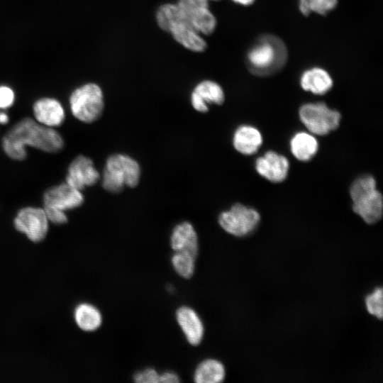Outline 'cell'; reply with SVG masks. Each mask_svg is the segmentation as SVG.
Returning a JSON list of instances; mask_svg holds the SVG:
<instances>
[{
	"mask_svg": "<svg viewBox=\"0 0 383 383\" xmlns=\"http://www.w3.org/2000/svg\"><path fill=\"white\" fill-rule=\"evenodd\" d=\"M160 374L154 368L148 367L136 372L133 376L137 383H158Z\"/></svg>",
	"mask_w": 383,
	"mask_h": 383,
	"instance_id": "d4e9b609",
	"label": "cell"
},
{
	"mask_svg": "<svg viewBox=\"0 0 383 383\" xmlns=\"http://www.w3.org/2000/svg\"><path fill=\"white\" fill-rule=\"evenodd\" d=\"M337 3L338 0H299V8L304 16L313 12L324 15L332 11Z\"/></svg>",
	"mask_w": 383,
	"mask_h": 383,
	"instance_id": "603a6c76",
	"label": "cell"
},
{
	"mask_svg": "<svg viewBox=\"0 0 383 383\" xmlns=\"http://www.w3.org/2000/svg\"><path fill=\"white\" fill-rule=\"evenodd\" d=\"M226 376L225 367L221 362L213 358L202 360L196 367L193 379L196 383H219Z\"/></svg>",
	"mask_w": 383,
	"mask_h": 383,
	"instance_id": "d6986e66",
	"label": "cell"
},
{
	"mask_svg": "<svg viewBox=\"0 0 383 383\" xmlns=\"http://www.w3.org/2000/svg\"><path fill=\"white\" fill-rule=\"evenodd\" d=\"M74 320L82 331L91 332L98 329L102 323L99 310L92 304L83 303L79 304L74 313Z\"/></svg>",
	"mask_w": 383,
	"mask_h": 383,
	"instance_id": "ffe728a7",
	"label": "cell"
},
{
	"mask_svg": "<svg viewBox=\"0 0 383 383\" xmlns=\"http://www.w3.org/2000/svg\"><path fill=\"white\" fill-rule=\"evenodd\" d=\"M301 88L314 94H326L333 87V79L324 70L313 67L305 71L300 79Z\"/></svg>",
	"mask_w": 383,
	"mask_h": 383,
	"instance_id": "e0dca14e",
	"label": "cell"
},
{
	"mask_svg": "<svg viewBox=\"0 0 383 383\" xmlns=\"http://www.w3.org/2000/svg\"><path fill=\"white\" fill-rule=\"evenodd\" d=\"M232 1H234L235 3H237L241 5L248 6L253 3L255 0H232Z\"/></svg>",
	"mask_w": 383,
	"mask_h": 383,
	"instance_id": "1f68e13d",
	"label": "cell"
},
{
	"mask_svg": "<svg viewBox=\"0 0 383 383\" xmlns=\"http://www.w3.org/2000/svg\"><path fill=\"white\" fill-rule=\"evenodd\" d=\"M69 102L72 115L86 123L97 121L104 108L103 91L93 82L76 88L70 94Z\"/></svg>",
	"mask_w": 383,
	"mask_h": 383,
	"instance_id": "8992f818",
	"label": "cell"
},
{
	"mask_svg": "<svg viewBox=\"0 0 383 383\" xmlns=\"http://www.w3.org/2000/svg\"><path fill=\"white\" fill-rule=\"evenodd\" d=\"M194 92L207 105L214 104L221 105L225 100L222 87L216 82L204 80L199 82L194 89Z\"/></svg>",
	"mask_w": 383,
	"mask_h": 383,
	"instance_id": "44dd1931",
	"label": "cell"
},
{
	"mask_svg": "<svg viewBox=\"0 0 383 383\" xmlns=\"http://www.w3.org/2000/svg\"><path fill=\"white\" fill-rule=\"evenodd\" d=\"M213 1H219V0H213Z\"/></svg>",
	"mask_w": 383,
	"mask_h": 383,
	"instance_id": "d6a6232c",
	"label": "cell"
},
{
	"mask_svg": "<svg viewBox=\"0 0 383 383\" xmlns=\"http://www.w3.org/2000/svg\"><path fill=\"white\" fill-rule=\"evenodd\" d=\"M180 382L179 375L172 371H166L160 374L159 382L178 383Z\"/></svg>",
	"mask_w": 383,
	"mask_h": 383,
	"instance_id": "f546056e",
	"label": "cell"
},
{
	"mask_svg": "<svg viewBox=\"0 0 383 383\" xmlns=\"http://www.w3.org/2000/svg\"><path fill=\"white\" fill-rule=\"evenodd\" d=\"M350 196L353 211L368 224L379 221L383 213V198L371 175L361 176L352 183Z\"/></svg>",
	"mask_w": 383,
	"mask_h": 383,
	"instance_id": "277c9868",
	"label": "cell"
},
{
	"mask_svg": "<svg viewBox=\"0 0 383 383\" xmlns=\"http://www.w3.org/2000/svg\"><path fill=\"white\" fill-rule=\"evenodd\" d=\"M184 11L197 7L209 6L208 0H178L177 3Z\"/></svg>",
	"mask_w": 383,
	"mask_h": 383,
	"instance_id": "83f0119b",
	"label": "cell"
},
{
	"mask_svg": "<svg viewBox=\"0 0 383 383\" xmlns=\"http://www.w3.org/2000/svg\"><path fill=\"white\" fill-rule=\"evenodd\" d=\"M140 168L133 158L123 154L110 155L102 174V187L111 193L121 192L125 187H135L140 181Z\"/></svg>",
	"mask_w": 383,
	"mask_h": 383,
	"instance_id": "5b68a950",
	"label": "cell"
},
{
	"mask_svg": "<svg viewBox=\"0 0 383 383\" xmlns=\"http://www.w3.org/2000/svg\"><path fill=\"white\" fill-rule=\"evenodd\" d=\"M9 121V116L4 111H0V124H6Z\"/></svg>",
	"mask_w": 383,
	"mask_h": 383,
	"instance_id": "4dcf8cb0",
	"label": "cell"
},
{
	"mask_svg": "<svg viewBox=\"0 0 383 383\" xmlns=\"http://www.w3.org/2000/svg\"><path fill=\"white\" fill-rule=\"evenodd\" d=\"M262 144L261 133L252 126L242 125L233 133V147L243 155H250L255 153Z\"/></svg>",
	"mask_w": 383,
	"mask_h": 383,
	"instance_id": "2e32d148",
	"label": "cell"
},
{
	"mask_svg": "<svg viewBox=\"0 0 383 383\" xmlns=\"http://www.w3.org/2000/svg\"><path fill=\"white\" fill-rule=\"evenodd\" d=\"M35 120L48 127H58L65 119V113L62 104L56 99L43 97L33 105Z\"/></svg>",
	"mask_w": 383,
	"mask_h": 383,
	"instance_id": "5bb4252c",
	"label": "cell"
},
{
	"mask_svg": "<svg viewBox=\"0 0 383 383\" xmlns=\"http://www.w3.org/2000/svg\"><path fill=\"white\" fill-rule=\"evenodd\" d=\"M289 145L292 155L302 162L311 160L318 149V143L313 134L304 131L295 133Z\"/></svg>",
	"mask_w": 383,
	"mask_h": 383,
	"instance_id": "ac0fdd59",
	"label": "cell"
},
{
	"mask_svg": "<svg viewBox=\"0 0 383 383\" xmlns=\"http://www.w3.org/2000/svg\"><path fill=\"white\" fill-rule=\"evenodd\" d=\"M260 216L257 211L241 204H235L218 216L220 226L236 237L247 236L257 228Z\"/></svg>",
	"mask_w": 383,
	"mask_h": 383,
	"instance_id": "ba28073f",
	"label": "cell"
},
{
	"mask_svg": "<svg viewBox=\"0 0 383 383\" xmlns=\"http://www.w3.org/2000/svg\"><path fill=\"white\" fill-rule=\"evenodd\" d=\"M257 172L266 179L279 183L284 181L288 174L289 163L282 155L270 150L255 161Z\"/></svg>",
	"mask_w": 383,
	"mask_h": 383,
	"instance_id": "7c38bea8",
	"label": "cell"
},
{
	"mask_svg": "<svg viewBox=\"0 0 383 383\" xmlns=\"http://www.w3.org/2000/svg\"><path fill=\"white\" fill-rule=\"evenodd\" d=\"M15 93L9 86H0V109H6L14 104Z\"/></svg>",
	"mask_w": 383,
	"mask_h": 383,
	"instance_id": "484cf974",
	"label": "cell"
},
{
	"mask_svg": "<svg viewBox=\"0 0 383 383\" xmlns=\"http://www.w3.org/2000/svg\"><path fill=\"white\" fill-rule=\"evenodd\" d=\"M48 219L43 208L26 206L21 209L13 220L16 229L27 238L38 243L45 239L48 232Z\"/></svg>",
	"mask_w": 383,
	"mask_h": 383,
	"instance_id": "9c48e42d",
	"label": "cell"
},
{
	"mask_svg": "<svg viewBox=\"0 0 383 383\" xmlns=\"http://www.w3.org/2000/svg\"><path fill=\"white\" fill-rule=\"evenodd\" d=\"M383 292L382 287H376L365 297V305L369 313L379 319L383 316Z\"/></svg>",
	"mask_w": 383,
	"mask_h": 383,
	"instance_id": "cb8c5ba5",
	"label": "cell"
},
{
	"mask_svg": "<svg viewBox=\"0 0 383 383\" xmlns=\"http://www.w3.org/2000/svg\"><path fill=\"white\" fill-rule=\"evenodd\" d=\"M301 121L308 131L318 135H325L338 128L341 115L337 110L330 109L325 103H308L299 110Z\"/></svg>",
	"mask_w": 383,
	"mask_h": 383,
	"instance_id": "52a82bcc",
	"label": "cell"
},
{
	"mask_svg": "<svg viewBox=\"0 0 383 383\" xmlns=\"http://www.w3.org/2000/svg\"><path fill=\"white\" fill-rule=\"evenodd\" d=\"M175 316L187 342L193 346L199 345L204 338V326L198 313L190 306H182Z\"/></svg>",
	"mask_w": 383,
	"mask_h": 383,
	"instance_id": "4fadbf2b",
	"label": "cell"
},
{
	"mask_svg": "<svg viewBox=\"0 0 383 383\" xmlns=\"http://www.w3.org/2000/svg\"><path fill=\"white\" fill-rule=\"evenodd\" d=\"M170 246L174 252H188L197 255L198 236L191 223L184 221L174 226L170 236Z\"/></svg>",
	"mask_w": 383,
	"mask_h": 383,
	"instance_id": "9a60e30c",
	"label": "cell"
},
{
	"mask_svg": "<svg viewBox=\"0 0 383 383\" xmlns=\"http://www.w3.org/2000/svg\"><path fill=\"white\" fill-rule=\"evenodd\" d=\"M43 208L61 211L79 207L84 202L82 191L69 185L67 182L48 189L43 196Z\"/></svg>",
	"mask_w": 383,
	"mask_h": 383,
	"instance_id": "30bf717a",
	"label": "cell"
},
{
	"mask_svg": "<svg viewBox=\"0 0 383 383\" xmlns=\"http://www.w3.org/2000/svg\"><path fill=\"white\" fill-rule=\"evenodd\" d=\"M156 21L162 30L171 34L174 40L185 48L195 52L206 50V40L192 26L177 4L161 5L156 12Z\"/></svg>",
	"mask_w": 383,
	"mask_h": 383,
	"instance_id": "7a4b0ae2",
	"label": "cell"
},
{
	"mask_svg": "<svg viewBox=\"0 0 383 383\" xmlns=\"http://www.w3.org/2000/svg\"><path fill=\"white\" fill-rule=\"evenodd\" d=\"M1 145L9 157L21 161L27 157V146L48 153H57L64 148L65 142L60 133L53 128L26 117L6 132L2 138Z\"/></svg>",
	"mask_w": 383,
	"mask_h": 383,
	"instance_id": "6da1fadb",
	"label": "cell"
},
{
	"mask_svg": "<svg viewBox=\"0 0 383 383\" xmlns=\"http://www.w3.org/2000/svg\"><path fill=\"white\" fill-rule=\"evenodd\" d=\"M196 258V255L188 252H174L171 257V263L179 276L189 279L194 273Z\"/></svg>",
	"mask_w": 383,
	"mask_h": 383,
	"instance_id": "7402d4cb",
	"label": "cell"
},
{
	"mask_svg": "<svg viewBox=\"0 0 383 383\" xmlns=\"http://www.w3.org/2000/svg\"><path fill=\"white\" fill-rule=\"evenodd\" d=\"M100 179L99 172L93 161L84 155L77 156L69 165L65 182L80 191L96 184Z\"/></svg>",
	"mask_w": 383,
	"mask_h": 383,
	"instance_id": "8fae6325",
	"label": "cell"
},
{
	"mask_svg": "<svg viewBox=\"0 0 383 383\" xmlns=\"http://www.w3.org/2000/svg\"><path fill=\"white\" fill-rule=\"evenodd\" d=\"M287 55V48L279 38L265 34L260 36L248 50L247 67L255 76H270L282 69Z\"/></svg>",
	"mask_w": 383,
	"mask_h": 383,
	"instance_id": "3957f363",
	"label": "cell"
},
{
	"mask_svg": "<svg viewBox=\"0 0 383 383\" xmlns=\"http://www.w3.org/2000/svg\"><path fill=\"white\" fill-rule=\"evenodd\" d=\"M43 209L48 221L54 224H65L68 221V218L64 211L50 208H43Z\"/></svg>",
	"mask_w": 383,
	"mask_h": 383,
	"instance_id": "4316f807",
	"label": "cell"
},
{
	"mask_svg": "<svg viewBox=\"0 0 383 383\" xmlns=\"http://www.w3.org/2000/svg\"><path fill=\"white\" fill-rule=\"evenodd\" d=\"M191 103L193 108L199 112L206 113L209 111L208 105L193 91L191 94Z\"/></svg>",
	"mask_w": 383,
	"mask_h": 383,
	"instance_id": "f1b7e54d",
	"label": "cell"
}]
</instances>
